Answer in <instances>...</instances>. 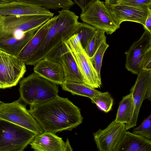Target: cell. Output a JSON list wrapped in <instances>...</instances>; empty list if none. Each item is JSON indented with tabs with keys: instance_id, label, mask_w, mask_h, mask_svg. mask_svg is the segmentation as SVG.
I'll return each mask as SVG.
<instances>
[{
	"instance_id": "1",
	"label": "cell",
	"mask_w": 151,
	"mask_h": 151,
	"mask_svg": "<svg viewBox=\"0 0 151 151\" xmlns=\"http://www.w3.org/2000/svg\"><path fill=\"white\" fill-rule=\"evenodd\" d=\"M28 111L44 131L55 134L71 131L83 120L80 109L67 98L58 95L43 103L30 105Z\"/></svg>"
},
{
	"instance_id": "2",
	"label": "cell",
	"mask_w": 151,
	"mask_h": 151,
	"mask_svg": "<svg viewBox=\"0 0 151 151\" xmlns=\"http://www.w3.org/2000/svg\"><path fill=\"white\" fill-rule=\"evenodd\" d=\"M58 12L40 47L25 62L26 65H34L45 58L55 61L64 42L74 34L78 17L69 9H62Z\"/></svg>"
},
{
	"instance_id": "3",
	"label": "cell",
	"mask_w": 151,
	"mask_h": 151,
	"mask_svg": "<svg viewBox=\"0 0 151 151\" xmlns=\"http://www.w3.org/2000/svg\"><path fill=\"white\" fill-rule=\"evenodd\" d=\"M19 85L20 98L26 105L42 103L58 95L57 84L34 72L23 78Z\"/></svg>"
},
{
	"instance_id": "4",
	"label": "cell",
	"mask_w": 151,
	"mask_h": 151,
	"mask_svg": "<svg viewBox=\"0 0 151 151\" xmlns=\"http://www.w3.org/2000/svg\"><path fill=\"white\" fill-rule=\"evenodd\" d=\"M36 134L24 127L0 119V151H22Z\"/></svg>"
},
{
	"instance_id": "5",
	"label": "cell",
	"mask_w": 151,
	"mask_h": 151,
	"mask_svg": "<svg viewBox=\"0 0 151 151\" xmlns=\"http://www.w3.org/2000/svg\"><path fill=\"white\" fill-rule=\"evenodd\" d=\"M80 17L84 22L108 34H111L120 27L108 6L99 0L91 4Z\"/></svg>"
},
{
	"instance_id": "6",
	"label": "cell",
	"mask_w": 151,
	"mask_h": 151,
	"mask_svg": "<svg viewBox=\"0 0 151 151\" xmlns=\"http://www.w3.org/2000/svg\"><path fill=\"white\" fill-rule=\"evenodd\" d=\"M0 119L27 129L36 135L44 132L20 98L11 103H5L0 101Z\"/></svg>"
},
{
	"instance_id": "7",
	"label": "cell",
	"mask_w": 151,
	"mask_h": 151,
	"mask_svg": "<svg viewBox=\"0 0 151 151\" xmlns=\"http://www.w3.org/2000/svg\"><path fill=\"white\" fill-rule=\"evenodd\" d=\"M25 61L0 50V88L17 85L26 70Z\"/></svg>"
},
{
	"instance_id": "8",
	"label": "cell",
	"mask_w": 151,
	"mask_h": 151,
	"mask_svg": "<svg viewBox=\"0 0 151 151\" xmlns=\"http://www.w3.org/2000/svg\"><path fill=\"white\" fill-rule=\"evenodd\" d=\"M71 52L83 78L84 83L93 88H100L101 79L99 78L90 58L80 41H74L70 37L64 42Z\"/></svg>"
},
{
	"instance_id": "9",
	"label": "cell",
	"mask_w": 151,
	"mask_h": 151,
	"mask_svg": "<svg viewBox=\"0 0 151 151\" xmlns=\"http://www.w3.org/2000/svg\"><path fill=\"white\" fill-rule=\"evenodd\" d=\"M51 17L42 15L3 16L0 23V31L14 34H24L39 28Z\"/></svg>"
},
{
	"instance_id": "10",
	"label": "cell",
	"mask_w": 151,
	"mask_h": 151,
	"mask_svg": "<svg viewBox=\"0 0 151 151\" xmlns=\"http://www.w3.org/2000/svg\"><path fill=\"white\" fill-rule=\"evenodd\" d=\"M134 85L130 90L132 95L133 109L131 117L125 124L126 130L137 125L139 110L142 104L146 99V93L151 85V70L141 69L138 74Z\"/></svg>"
},
{
	"instance_id": "11",
	"label": "cell",
	"mask_w": 151,
	"mask_h": 151,
	"mask_svg": "<svg viewBox=\"0 0 151 151\" xmlns=\"http://www.w3.org/2000/svg\"><path fill=\"white\" fill-rule=\"evenodd\" d=\"M125 124L114 120L105 129H99L93 135L94 140L99 151H116L126 131Z\"/></svg>"
},
{
	"instance_id": "12",
	"label": "cell",
	"mask_w": 151,
	"mask_h": 151,
	"mask_svg": "<svg viewBox=\"0 0 151 151\" xmlns=\"http://www.w3.org/2000/svg\"><path fill=\"white\" fill-rule=\"evenodd\" d=\"M151 48V33L146 29L140 37L133 42L126 55L125 68L129 71L137 75L141 70L140 65L143 56Z\"/></svg>"
},
{
	"instance_id": "13",
	"label": "cell",
	"mask_w": 151,
	"mask_h": 151,
	"mask_svg": "<svg viewBox=\"0 0 151 151\" xmlns=\"http://www.w3.org/2000/svg\"><path fill=\"white\" fill-rule=\"evenodd\" d=\"M108 6L119 25L123 22L127 21L144 25L148 15V6H134L118 4Z\"/></svg>"
},
{
	"instance_id": "14",
	"label": "cell",
	"mask_w": 151,
	"mask_h": 151,
	"mask_svg": "<svg viewBox=\"0 0 151 151\" xmlns=\"http://www.w3.org/2000/svg\"><path fill=\"white\" fill-rule=\"evenodd\" d=\"M36 151H69L73 149L68 139L65 142L55 133L44 131L36 135L29 144Z\"/></svg>"
},
{
	"instance_id": "15",
	"label": "cell",
	"mask_w": 151,
	"mask_h": 151,
	"mask_svg": "<svg viewBox=\"0 0 151 151\" xmlns=\"http://www.w3.org/2000/svg\"><path fill=\"white\" fill-rule=\"evenodd\" d=\"M39 28L24 34L0 31V50L17 56Z\"/></svg>"
},
{
	"instance_id": "16",
	"label": "cell",
	"mask_w": 151,
	"mask_h": 151,
	"mask_svg": "<svg viewBox=\"0 0 151 151\" xmlns=\"http://www.w3.org/2000/svg\"><path fill=\"white\" fill-rule=\"evenodd\" d=\"M56 62L62 65L64 73V82L84 83V81L71 52L63 42Z\"/></svg>"
},
{
	"instance_id": "17",
	"label": "cell",
	"mask_w": 151,
	"mask_h": 151,
	"mask_svg": "<svg viewBox=\"0 0 151 151\" xmlns=\"http://www.w3.org/2000/svg\"><path fill=\"white\" fill-rule=\"evenodd\" d=\"M42 15L53 17L49 9L33 4L14 1L0 5V15Z\"/></svg>"
},
{
	"instance_id": "18",
	"label": "cell",
	"mask_w": 151,
	"mask_h": 151,
	"mask_svg": "<svg viewBox=\"0 0 151 151\" xmlns=\"http://www.w3.org/2000/svg\"><path fill=\"white\" fill-rule=\"evenodd\" d=\"M33 70L40 76L57 85H61L65 81L63 70L59 62L45 58L36 63Z\"/></svg>"
},
{
	"instance_id": "19",
	"label": "cell",
	"mask_w": 151,
	"mask_h": 151,
	"mask_svg": "<svg viewBox=\"0 0 151 151\" xmlns=\"http://www.w3.org/2000/svg\"><path fill=\"white\" fill-rule=\"evenodd\" d=\"M57 16L52 17L41 26L17 57L26 61L40 47Z\"/></svg>"
},
{
	"instance_id": "20",
	"label": "cell",
	"mask_w": 151,
	"mask_h": 151,
	"mask_svg": "<svg viewBox=\"0 0 151 151\" xmlns=\"http://www.w3.org/2000/svg\"><path fill=\"white\" fill-rule=\"evenodd\" d=\"M116 151H151V140L126 131Z\"/></svg>"
},
{
	"instance_id": "21",
	"label": "cell",
	"mask_w": 151,
	"mask_h": 151,
	"mask_svg": "<svg viewBox=\"0 0 151 151\" xmlns=\"http://www.w3.org/2000/svg\"><path fill=\"white\" fill-rule=\"evenodd\" d=\"M61 86L63 90L73 95L85 96L90 99L101 92L84 83L64 82Z\"/></svg>"
},
{
	"instance_id": "22",
	"label": "cell",
	"mask_w": 151,
	"mask_h": 151,
	"mask_svg": "<svg viewBox=\"0 0 151 151\" xmlns=\"http://www.w3.org/2000/svg\"><path fill=\"white\" fill-rule=\"evenodd\" d=\"M133 109L132 98L130 93L124 96L119 102L115 121L118 123L127 124L131 117Z\"/></svg>"
},
{
	"instance_id": "23",
	"label": "cell",
	"mask_w": 151,
	"mask_h": 151,
	"mask_svg": "<svg viewBox=\"0 0 151 151\" xmlns=\"http://www.w3.org/2000/svg\"><path fill=\"white\" fill-rule=\"evenodd\" d=\"M96 29L85 22L78 23L74 34L71 37L75 41H80L84 48L89 40L94 35Z\"/></svg>"
},
{
	"instance_id": "24",
	"label": "cell",
	"mask_w": 151,
	"mask_h": 151,
	"mask_svg": "<svg viewBox=\"0 0 151 151\" xmlns=\"http://www.w3.org/2000/svg\"><path fill=\"white\" fill-rule=\"evenodd\" d=\"M106 39L104 32L96 29L94 35L89 40L83 48L89 58L93 55L103 42H106Z\"/></svg>"
},
{
	"instance_id": "25",
	"label": "cell",
	"mask_w": 151,
	"mask_h": 151,
	"mask_svg": "<svg viewBox=\"0 0 151 151\" xmlns=\"http://www.w3.org/2000/svg\"><path fill=\"white\" fill-rule=\"evenodd\" d=\"M91 102L95 104L101 111L107 113L111 109L114 99L108 92H101L91 99Z\"/></svg>"
},
{
	"instance_id": "26",
	"label": "cell",
	"mask_w": 151,
	"mask_h": 151,
	"mask_svg": "<svg viewBox=\"0 0 151 151\" xmlns=\"http://www.w3.org/2000/svg\"><path fill=\"white\" fill-rule=\"evenodd\" d=\"M109 46L106 42H103L93 55L92 57L90 58V60L97 73L99 78L101 79L100 71L103 58L104 53Z\"/></svg>"
},
{
	"instance_id": "27",
	"label": "cell",
	"mask_w": 151,
	"mask_h": 151,
	"mask_svg": "<svg viewBox=\"0 0 151 151\" xmlns=\"http://www.w3.org/2000/svg\"><path fill=\"white\" fill-rule=\"evenodd\" d=\"M132 132L151 140V114L144 120L139 126L134 129Z\"/></svg>"
},
{
	"instance_id": "28",
	"label": "cell",
	"mask_w": 151,
	"mask_h": 151,
	"mask_svg": "<svg viewBox=\"0 0 151 151\" xmlns=\"http://www.w3.org/2000/svg\"><path fill=\"white\" fill-rule=\"evenodd\" d=\"M115 4L134 6H151V0H118Z\"/></svg>"
},
{
	"instance_id": "29",
	"label": "cell",
	"mask_w": 151,
	"mask_h": 151,
	"mask_svg": "<svg viewBox=\"0 0 151 151\" xmlns=\"http://www.w3.org/2000/svg\"><path fill=\"white\" fill-rule=\"evenodd\" d=\"M140 69L151 70V48L145 53L141 61Z\"/></svg>"
},
{
	"instance_id": "30",
	"label": "cell",
	"mask_w": 151,
	"mask_h": 151,
	"mask_svg": "<svg viewBox=\"0 0 151 151\" xmlns=\"http://www.w3.org/2000/svg\"><path fill=\"white\" fill-rule=\"evenodd\" d=\"M97 0H73L81 8L82 12H84L92 3Z\"/></svg>"
},
{
	"instance_id": "31",
	"label": "cell",
	"mask_w": 151,
	"mask_h": 151,
	"mask_svg": "<svg viewBox=\"0 0 151 151\" xmlns=\"http://www.w3.org/2000/svg\"><path fill=\"white\" fill-rule=\"evenodd\" d=\"M148 13L143 26L144 29L151 33V6H148Z\"/></svg>"
},
{
	"instance_id": "32",
	"label": "cell",
	"mask_w": 151,
	"mask_h": 151,
	"mask_svg": "<svg viewBox=\"0 0 151 151\" xmlns=\"http://www.w3.org/2000/svg\"><path fill=\"white\" fill-rule=\"evenodd\" d=\"M146 99L149 101L151 100V85L148 87L146 93Z\"/></svg>"
},
{
	"instance_id": "33",
	"label": "cell",
	"mask_w": 151,
	"mask_h": 151,
	"mask_svg": "<svg viewBox=\"0 0 151 151\" xmlns=\"http://www.w3.org/2000/svg\"><path fill=\"white\" fill-rule=\"evenodd\" d=\"M118 0H105L104 3L106 5L109 6L115 4Z\"/></svg>"
},
{
	"instance_id": "34",
	"label": "cell",
	"mask_w": 151,
	"mask_h": 151,
	"mask_svg": "<svg viewBox=\"0 0 151 151\" xmlns=\"http://www.w3.org/2000/svg\"><path fill=\"white\" fill-rule=\"evenodd\" d=\"M16 1H17V0H0V5L6 3Z\"/></svg>"
},
{
	"instance_id": "35",
	"label": "cell",
	"mask_w": 151,
	"mask_h": 151,
	"mask_svg": "<svg viewBox=\"0 0 151 151\" xmlns=\"http://www.w3.org/2000/svg\"><path fill=\"white\" fill-rule=\"evenodd\" d=\"M2 17L3 16L0 15V23L2 19Z\"/></svg>"
},
{
	"instance_id": "36",
	"label": "cell",
	"mask_w": 151,
	"mask_h": 151,
	"mask_svg": "<svg viewBox=\"0 0 151 151\" xmlns=\"http://www.w3.org/2000/svg\"><path fill=\"white\" fill-rule=\"evenodd\" d=\"M0 89H1V88H0Z\"/></svg>"
}]
</instances>
